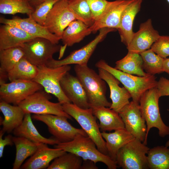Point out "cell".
Segmentation results:
<instances>
[{"instance_id":"cell-15","label":"cell","mask_w":169,"mask_h":169,"mask_svg":"<svg viewBox=\"0 0 169 169\" xmlns=\"http://www.w3.org/2000/svg\"><path fill=\"white\" fill-rule=\"evenodd\" d=\"M134 0H116L109 1L103 12L90 27L92 32L105 28L118 30L122 13L125 8Z\"/></svg>"},{"instance_id":"cell-10","label":"cell","mask_w":169,"mask_h":169,"mask_svg":"<svg viewBox=\"0 0 169 169\" xmlns=\"http://www.w3.org/2000/svg\"><path fill=\"white\" fill-rule=\"evenodd\" d=\"M21 47L28 60L37 66L46 65L53 59V55L59 52L61 46L49 40L35 37L24 44Z\"/></svg>"},{"instance_id":"cell-35","label":"cell","mask_w":169,"mask_h":169,"mask_svg":"<svg viewBox=\"0 0 169 169\" xmlns=\"http://www.w3.org/2000/svg\"><path fill=\"white\" fill-rule=\"evenodd\" d=\"M68 2L76 19L82 21L90 27L93 24L94 21L87 0H68Z\"/></svg>"},{"instance_id":"cell-1","label":"cell","mask_w":169,"mask_h":169,"mask_svg":"<svg viewBox=\"0 0 169 169\" xmlns=\"http://www.w3.org/2000/svg\"><path fill=\"white\" fill-rule=\"evenodd\" d=\"M74 70L86 93L90 108L110 107L111 103L106 96L105 82L99 74L87 65L75 64Z\"/></svg>"},{"instance_id":"cell-12","label":"cell","mask_w":169,"mask_h":169,"mask_svg":"<svg viewBox=\"0 0 169 169\" xmlns=\"http://www.w3.org/2000/svg\"><path fill=\"white\" fill-rule=\"evenodd\" d=\"M116 30L108 28H101L99 30L98 34L87 44L71 52L63 59L56 60L53 58L48 61L46 65L50 67L71 64L87 65L88 61L98 44L103 41L109 33Z\"/></svg>"},{"instance_id":"cell-34","label":"cell","mask_w":169,"mask_h":169,"mask_svg":"<svg viewBox=\"0 0 169 169\" xmlns=\"http://www.w3.org/2000/svg\"><path fill=\"white\" fill-rule=\"evenodd\" d=\"M143 61V68L148 74L155 75L164 72L163 58L155 53L151 48L140 54Z\"/></svg>"},{"instance_id":"cell-25","label":"cell","mask_w":169,"mask_h":169,"mask_svg":"<svg viewBox=\"0 0 169 169\" xmlns=\"http://www.w3.org/2000/svg\"><path fill=\"white\" fill-rule=\"evenodd\" d=\"M101 134L105 142L108 155L115 161L119 150L135 138L125 128L118 129L112 132L103 131Z\"/></svg>"},{"instance_id":"cell-32","label":"cell","mask_w":169,"mask_h":169,"mask_svg":"<svg viewBox=\"0 0 169 169\" xmlns=\"http://www.w3.org/2000/svg\"><path fill=\"white\" fill-rule=\"evenodd\" d=\"M147 155L149 168L169 169V148L158 146L150 149Z\"/></svg>"},{"instance_id":"cell-3","label":"cell","mask_w":169,"mask_h":169,"mask_svg":"<svg viewBox=\"0 0 169 169\" xmlns=\"http://www.w3.org/2000/svg\"><path fill=\"white\" fill-rule=\"evenodd\" d=\"M95 66L98 68L105 70L114 75L129 92L132 101L138 103L146 91L157 85V81L154 75L148 74L144 76H135L110 66L103 59L97 62Z\"/></svg>"},{"instance_id":"cell-19","label":"cell","mask_w":169,"mask_h":169,"mask_svg":"<svg viewBox=\"0 0 169 169\" xmlns=\"http://www.w3.org/2000/svg\"><path fill=\"white\" fill-rule=\"evenodd\" d=\"M60 84L64 93L71 103L83 109L90 108L86 93L76 76L67 72L62 77Z\"/></svg>"},{"instance_id":"cell-45","label":"cell","mask_w":169,"mask_h":169,"mask_svg":"<svg viewBox=\"0 0 169 169\" xmlns=\"http://www.w3.org/2000/svg\"><path fill=\"white\" fill-rule=\"evenodd\" d=\"M165 146L167 147H169V140L166 143Z\"/></svg>"},{"instance_id":"cell-8","label":"cell","mask_w":169,"mask_h":169,"mask_svg":"<svg viewBox=\"0 0 169 169\" xmlns=\"http://www.w3.org/2000/svg\"><path fill=\"white\" fill-rule=\"evenodd\" d=\"M49 94L41 90L36 92L21 102L18 105L25 114H52L66 117L69 119L72 117L64 110L62 104L50 101Z\"/></svg>"},{"instance_id":"cell-30","label":"cell","mask_w":169,"mask_h":169,"mask_svg":"<svg viewBox=\"0 0 169 169\" xmlns=\"http://www.w3.org/2000/svg\"><path fill=\"white\" fill-rule=\"evenodd\" d=\"M13 141L16 147L15 159L13 169H19L25 160L33 155L37 151L39 144L22 137L15 136Z\"/></svg>"},{"instance_id":"cell-16","label":"cell","mask_w":169,"mask_h":169,"mask_svg":"<svg viewBox=\"0 0 169 169\" xmlns=\"http://www.w3.org/2000/svg\"><path fill=\"white\" fill-rule=\"evenodd\" d=\"M154 29L151 19L141 23L139 30L134 33L127 49L128 51L140 54L149 49L160 36Z\"/></svg>"},{"instance_id":"cell-44","label":"cell","mask_w":169,"mask_h":169,"mask_svg":"<svg viewBox=\"0 0 169 169\" xmlns=\"http://www.w3.org/2000/svg\"><path fill=\"white\" fill-rule=\"evenodd\" d=\"M47 0H31L30 4L34 8L37 5Z\"/></svg>"},{"instance_id":"cell-38","label":"cell","mask_w":169,"mask_h":169,"mask_svg":"<svg viewBox=\"0 0 169 169\" xmlns=\"http://www.w3.org/2000/svg\"><path fill=\"white\" fill-rule=\"evenodd\" d=\"M151 49L163 58L169 56V36H160Z\"/></svg>"},{"instance_id":"cell-21","label":"cell","mask_w":169,"mask_h":169,"mask_svg":"<svg viewBox=\"0 0 169 169\" xmlns=\"http://www.w3.org/2000/svg\"><path fill=\"white\" fill-rule=\"evenodd\" d=\"M34 38L16 26L3 24L0 27V50L21 47Z\"/></svg>"},{"instance_id":"cell-11","label":"cell","mask_w":169,"mask_h":169,"mask_svg":"<svg viewBox=\"0 0 169 169\" xmlns=\"http://www.w3.org/2000/svg\"><path fill=\"white\" fill-rule=\"evenodd\" d=\"M0 100L17 105L28 97L43 87L32 80H17L0 84Z\"/></svg>"},{"instance_id":"cell-24","label":"cell","mask_w":169,"mask_h":169,"mask_svg":"<svg viewBox=\"0 0 169 169\" xmlns=\"http://www.w3.org/2000/svg\"><path fill=\"white\" fill-rule=\"evenodd\" d=\"M31 114H25L21 124L13 131L16 136L24 137L36 143H43L54 145L60 142L53 138H47L42 136L33 123Z\"/></svg>"},{"instance_id":"cell-31","label":"cell","mask_w":169,"mask_h":169,"mask_svg":"<svg viewBox=\"0 0 169 169\" xmlns=\"http://www.w3.org/2000/svg\"><path fill=\"white\" fill-rule=\"evenodd\" d=\"M38 72V66L23 57L8 74L10 81L17 80H33Z\"/></svg>"},{"instance_id":"cell-39","label":"cell","mask_w":169,"mask_h":169,"mask_svg":"<svg viewBox=\"0 0 169 169\" xmlns=\"http://www.w3.org/2000/svg\"><path fill=\"white\" fill-rule=\"evenodd\" d=\"M94 22L105 10L109 1L107 0H87Z\"/></svg>"},{"instance_id":"cell-42","label":"cell","mask_w":169,"mask_h":169,"mask_svg":"<svg viewBox=\"0 0 169 169\" xmlns=\"http://www.w3.org/2000/svg\"><path fill=\"white\" fill-rule=\"evenodd\" d=\"M96 164L90 160H83L80 169H98V168Z\"/></svg>"},{"instance_id":"cell-36","label":"cell","mask_w":169,"mask_h":169,"mask_svg":"<svg viewBox=\"0 0 169 169\" xmlns=\"http://www.w3.org/2000/svg\"><path fill=\"white\" fill-rule=\"evenodd\" d=\"M82 158L71 152H66L54 160L47 169H80Z\"/></svg>"},{"instance_id":"cell-37","label":"cell","mask_w":169,"mask_h":169,"mask_svg":"<svg viewBox=\"0 0 169 169\" xmlns=\"http://www.w3.org/2000/svg\"><path fill=\"white\" fill-rule=\"evenodd\" d=\"M59 0H47L36 6L30 16L41 25L44 26L49 13Z\"/></svg>"},{"instance_id":"cell-27","label":"cell","mask_w":169,"mask_h":169,"mask_svg":"<svg viewBox=\"0 0 169 169\" xmlns=\"http://www.w3.org/2000/svg\"><path fill=\"white\" fill-rule=\"evenodd\" d=\"M24 56L21 47L0 50V83L5 82L8 72Z\"/></svg>"},{"instance_id":"cell-23","label":"cell","mask_w":169,"mask_h":169,"mask_svg":"<svg viewBox=\"0 0 169 169\" xmlns=\"http://www.w3.org/2000/svg\"><path fill=\"white\" fill-rule=\"evenodd\" d=\"M91 108L94 115L99 121V127L102 132L125 128L124 123L118 112L104 106Z\"/></svg>"},{"instance_id":"cell-29","label":"cell","mask_w":169,"mask_h":169,"mask_svg":"<svg viewBox=\"0 0 169 169\" xmlns=\"http://www.w3.org/2000/svg\"><path fill=\"white\" fill-rule=\"evenodd\" d=\"M115 69L125 73L144 76L148 74L144 71L143 61L140 54L128 51L122 59L115 62Z\"/></svg>"},{"instance_id":"cell-5","label":"cell","mask_w":169,"mask_h":169,"mask_svg":"<svg viewBox=\"0 0 169 169\" xmlns=\"http://www.w3.org/2000/svg\"><path fill=\"white\" fill-rule=\"evenodd\" d=\"M62 106L65 112L77 121L87 136L94 142L98 149L102 153L108 155L105 142L101 135L92 108H81L71 103L62 104Z\"/></svg>"},{"instance_id":"cell-40","label":"cell","mask_w":169,"mask_h":169,"mask_svg":"<svg viewBox=\"0 0 169 169\" xmlns=\"http://www.w3.org/2000/svg\"><path fill=\"white\" fill-rule=\"evenodd\" d=\"M160 97L169 96V79L163 77L157 81L156 86Z\"/></svg>"},{"instance_id":"cell-6","label":"cell","mask_w":169,"mask_h":169,"mask_svg":"<svg viewBox=\"0 0 169 169\" xmlns=\"http://www.w3.org/2000/svg\"><path fill=\"white\" fill-rule=\"evenodd\" d=\"M38 72L33 80L40 84L44 91L57 98L62 104L71 103L63 91L60 81L64 75L71 69L69 65L50 67L46 65L38 66Z\"/></svg>"},{"instance_id":"cell-13","label":"cell","mask_w":169,"mask_h":169,"mask_svg":"<svg viewBox=\"0 0 169 169\" xmlns=\"http://www.w3.org/2000/svg\"><path fill=\"white\" fill-rule=\"evenodd\" d=\"M68 0H59L49 13L44 26L51 33L61 38L69 25L76 20L68 4Z\"/></svg>"},{"instance_id":"cell-2","label":"cell","mask_w":169,"mask_h":169,"mask_svg":"<svg viewBox=\"0 0 169 169\" xmlns=\"http://www.w3.org/2000/svg\"><path fill=\"white\" fill-rule=\"evenodd\" d=\"M54 147L73 153L82 158L83 160H90L96 163L102 162L109 169H116L118 167L116 162L108 155L101 152L94 142L88 136L79 135L71 141L54 145Z\"/></svg>"},{"instance_id":"cell-28","label":"cell","mask_w":169,"mask_h":169,"mask_svg":"<svg viewBox=\"0 0 169 169\" xmlns=\"http://www.w3.org/2000/svg\"><path fill=\"white\" fill-rule=\"evenodd\" d=\"M91 32L90 27L76 19L72 22L64 30L61 40L64 45L70 47L80 42Z\"/></svg>"},{"instance_id":"cell-26","label":"cell","mask_w":169,"mask_h":169,"mask_svg":"<svg viewBox=\"0 0 169 169\" xmlns=\"http://www.w3.org/2000/svg\"><path fill=\"white\" fill-rule=\"evenodd\" d=\"M0 110L4 116L0 125L2 130L9 133L22 123L25 113L18 105H11L10 104L0 100Z\"/></svg>"},{"instance_id":"cell-22","label":"cell","mask_w":169,"mask_h":169,"mask_svg":"<svg viewBox=\"0 0 169 169\" xmlns=\"http://www.w3.org/2000/svg\"><path fill=\"white\" fill-rule=\"evenodd\" d=\"M142 0H134L125 8L121 16L119 31L122 42L126 46L130 43L134 32L133 22L140 11Z\"/></svg>"},{"instance_id":"cell-7","label":"cell","mask_w":169,"mask_h":169,"mask_svg":"<svg viewBox=\"0 0 169 169\" xmlns=\"http://www.w3.org/2000/svg\"><path fill=\"white\" fill-rule=\"evenodd\" d=\"M134 138L119 151L115 161L123 169H149L146 155L150 148Z\"/></svg>"},{"instance_id":"cell-4","label":"cell","mask_w":169,"mask_h":169,"mask_svg":"<svg viewBox=\"0 0 169 169\" xmlns=\"http://www.w3.org/2000/svg\"><path fill=\"white\" fill-rule=\"evenodd\" d=\"M160 97L158 90L155 87L146 91L140 100V111L147 126L146 136L143 142L146 145L148 133L151 128H157L159 136L162 137L169 135V126L164 123L160 113L158 101Z\"/></svg>"},{"instance_id":"cell-20","label":"cell","mask_w":169,"mask_h":169,"mask_svg":"<svg viewBox=\"0 0 169 169\" xmlns=\"http://www.w3.org/2000/svg\"><path fill=\"white\" fill-rule=\"evenodd\" d=\"M67 152L57 148H51L47 144L39 143L35 153L21 167L22 169H44L53 160Z\"/></svg>"},{"instance_id":"cell-18","label":"cell","mask_w":169,"mask_h":169,"mask_svg":"<svg viewBox=\"0 0 169 169\" xmlns=\"http://www.w3.org/2000/svg\"><path fill=\"white\" fill-rule=\"evenodd\" d=\"M98 70L99 75L110 88L112 103L109 108L119 113L130 103L131 95L125 87L119 86L120 82L112 74L103 69L98 68Z\"/></svg>"},{"instance_id":"cell-43","label":"cell","mask_w":169,"mask_h":169,"mask_svg":"<svg viewBox=\"0 0 169 169\" xmlns=\"http://www.w3.org/2000/svg\"><path fill=\"white\" fill-rule=\"evenodd\" d=\"M163 72L167 73L169 75V58H164L163 62Z\"/></svg>"},{"instance_id":"cell-9","label":"cell","mask_w":169,"mask_h":169,"mask_svg":"<svg viewBox=\"0 0 169 169\" xmlns=\"http://www.w3.org/2000/svg\"><path fill=\"white\" fill-rule=\"evenodd\" d=\"M32 118L45 123L47 126L49 133L60 142L70 141L79 135L87 136L82 128L73 126L68 121V118L64 116L52 114H34Z\"/></svg>"},{"instance_id":"cell-46","label":"cell","mask_w":169,"mask_h":169,"mask_svg":"<svg viewBox=\"0 0 169 169\" xmlns=\"http://www.w3.org/2000/svg\"><path fill=\"white\" fill-rule=\"evenodd\" d=\"M169 4V0H166Z\"/></svg>"},{"instance_id":"cell-41","label":"cell","mask_w":169,"mask_h":169,"mask_svg":"<svg viewBox=\"0 0 169 169\" xmlns=\"http://www.w3.org/2000/svg\"><path fill=\"white\" fill-rule=\"evenodd\" d=\"M4 132L1 130L0 131V157L3 156L4 147L7 146H12L14 144L13 141V136L8 135L6 136L4 139L3 138V136Z\"/></svg>"},{"instance_id":"cell-33","label":"cell","mask_w":169,"mask_h":169,"mask_svg":"<svg viewBox=\"0 0 169 169\" xmlns=\"http://www.w3.org/2000/svg\"><path fill=\"white\" fill-rule=\"evenodd\" d=\"M31 0H0V13L14 15L17 13L31 16L34 8L30 4Z\"/></svg>"},{"instance_id":"cell-17","label":"cell","mask_w":169,"mask_h":169,"mask_svg":"<svg viewBox=\"0 0 169 169\" xmlns=\"http://www.w3.org/2000/svg\"><path fill=\"white\" fill-rule=\"evenodd\" d=\"M0 23L15 25L33 37L45 38L54 44H58L61 39V38L51 33L46 27L38 23L30 16L25 18L15 16L11 19L1 17Z\"/></svg>"},{"instance_id":"cell-14","label":"cell","mask_w":169,"mask_h":169,"mask_svg":"<svg viewBox=\"0 0 169 169\" xmlns=\"http://www.w3.org/2000/svg\"><path fill=\"white\" fill-rule=\"evenodd\" d=\"M119 113L124 123L125 129L135 138L143 142L146 136L147 126L142 116L139 103L132 101Z\"/></svg>"}]
</instances>
